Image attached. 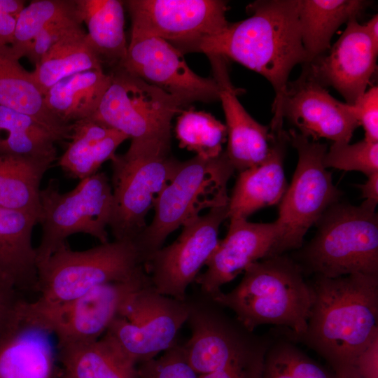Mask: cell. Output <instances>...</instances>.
<instances>
[{
  "label": "cell",
  "mask_w": 378,
  "mask_h": 378,
  "mask_svg": "<svg viewBox=\"0 0 378 378\" xmlns=\"http://www.w3.org/2000/svg\"><path fill=\"white\" fill-rule=\"evenodd\" d=\"M313 302L300 342L323 358L340 378H360L358 358L378 336V275H314Z\"/></svg>",
  "instance_id": "cell-1"
},
{
  "label": "cell",
  "mask_w": 378,
  "mask_h": 378,
  "mask_svg": "<svg viewBox=\"0 0 378 378\" xmlns=\"http://www.w3.org/2000/svg\"><path fill=\"white\" fill-rule=\"evenodd\" d=\"M299 0H258L248 18L229 23L220 33L199 41L191 52L220 55L264 76L275 97L272 120L282 122L280 107L293 67L307 62L298 19Z\"/></svg>",
  "instance_id": "cell-2"
},
{
  "label": "cell",
  "mask_w": 378,
  "mask_h": 378,
  "mask_svg": "<svg viewBox=\"0 0 378 378\" xmlns=\"http://www.w3.org/2000/svg\"><path fill=\"white\" fill-rule=\"evenodd\" d=\"M244 272L234 289L220 290L213 300L232 311L250 332L268 324L289 337L303 334L314 296L298 264L282 254L253 262Z\"/></svg>",
  "instance_id": "cell-3"
},
{
  "label": "cell",
  "mask_w": 378,
  "mask_h": 378,
  "mask_svg": "<svg viewBox=\"0 0 378 378\" xmlns=\"http://www.w3.org/2000/svg\"><path fill=\"white\" fill-rule=\"evenodd\" d=\"M367 201L339 202L316 222L314 238L293 258L303 274L328 278L351 274L378 275V216Z\"/></svg>",
  "instance_id": "cell-4"
},
{
  "label": "cell",
  "mask_w": 378,
  "mask_h": 378,
  "mask_svg": "<svg viewBox=\"0 0 378 378\" xmlns=\"http://www.w3.org/2000/svg\"><path fill=\"white\" fill-rule=\"evenodd\" d=\"M111 74V83L91 118L127 136L129 155H169L172 120L182 111L181 103L120 66Z\"/></svg>",
  "instance_id": "cell-5"
},
{
  "label": "cell",
  "mask_w": 378,
  "mask_h": 378,
  "mask_svg": "<svg viewBox=\"0 0 378 378\" xmlns=\"http://www.w3.org/2000/svg\"><path fill=\"white\" fill-rule=\"evenodd\" d=\"M234 172L225 151L215 158L196 155L179 161L156 202L151 223L134 241L143 265L172 232L200 216L204 209L228 204L227 185Z\"/></svg>",
  "instance_id": "cell-6"
},
{
  "label": "cell",
  "mask_w": 378,
  "mask_h": 378,
  "mask_svg": "<svg viewBox=\"0 0 378 378\" xmlns=\"http://www.w3.org/2000/svg\"><path fill=\"white\" fill-rule=\"evenodd\" d=\"M37 267L36 300L46 304L69 302L98 286L148 276L133 241L114 240L85 251H74L66 243Z\"/></svg>",
  "instance_id": "cell-7"
},
{
  "label": "cell",
  "mask_w": 378,
  "mask_h": 378,
  "mask_svg": "<svg viewBox=\"0 0 378 378\" xmlns=\"http://www.w3.org/2000/svg\"><path fill=\"white\" fill-rule=\"evenodd\" d=\"M38 223L41 237L36 248L37 266L45 262L68 237L84 233L106 243L113 206L112 187L106 174L80 180L71 191L61 192L59 182L51 178L39 195Z\"/></svg>",
  "instance_id": "cell-8"
},
{
  "label": "cell",
  "mask_w": 378,
  "mask_h": 378,
  "mask_svg": "<svg viewBox=\"0 0 378 378\" xmlns=\"http://www.w3.org/2000/svg\"><path fill=\"white\" fill-rule=\"evenodd\" d=\"M186 300L189 306L186 323L191 337L181 347L198 375L264 361L274 332L259 336L248 331L211 296L200 291Z\"/></svg>",
  "instance_id": "cell-9"
},
{
  "label": "cell",
  "mask_w": 378,
  "mask_h": 378,
  "mask_svg": "<svg viewBox=\"0 0 378 378\" xmlns=\"http://www.w3.org/2000/svg\"><path fill=\"white\" fill-rule=\"evenodd\" d=\"M150 284L148 276L130 282L98 286L69 302L46 304L25 300L20 306L22 323L55 335L57 346L99 339L119 314L129 297Z\"/></svg>",
  "instance_id": "cell-10"
},
{
  "label": "cell",
  "mask_w": 378,
  "mask_h": 378,
  "mask_svg": "<svg viewBox=\"0 0 378 378\" xmlns=\"http://www.w3.org/2000/svg\"><path fill=\"white\" fill-rule=\"evenodd\" d=\"M288 134L298 160L275 220L280 230V255L300 248L307 230L342 195L323 164L327 146L302 136L294 129H290Z\"/></svg>",
  "instance_id": "cell-11"
},
{
  "label": "cell",
  "mask_w": 378,
  "mask_h": 378,
  "mask_svg": "<svg viewBox=\"0 0 378 378\" xmlns=\"http://www.w3.org/2000/svg\"><path fill=\"white\" fill-rule=\"evenodd\" d=\"M188 312L187 300L162 295L148 284L129 297L105 333L137 365L177 344Z\"/></svg>",
  "instance_id": "cell-12"
},
{
  "label": "cell",
  "mask_w": 378,
  "mask_h": 378,
  "mask_svg": "<svg viewBox=\"0 0 378 378\" xmlns=\"http://www.w3.org/2000/svg\"><path fill=\"white\" fill-rule=\"evenodd\" d=\"M112 162V214L114 240L134 241L146 228V218L174 174L179 161L170 155H115Z\"/></svg>",
  "instance_id": "cell-13"
},
{
  "label": "cell",
  "mask_w": 378,
  "mask_h": 378,
  "mask_svg": "<svg viewBox=\"0 0 378 378\" xmlns=\"http://www.w3.org/2000/svg\"><path fill=\"white\" fill-rule=\"evenodd\" d=\"M131 34L160 38L182 54L202 38L222 32L229 24L222 0H127Z\"/></svg>",
  "instance_id": "cell-14"
},
{
  "label": "cell",
  "mask_w": 378,
  "mask_h": 378,
  "mask_svg": "<svg viewBox=\"0 0 378 378\" xmlns=\"http://www.w3.org/2000/svg\"><path fill=\"white\" fill-rule=\"evenodd\" d=\"M227 212L228 204L188 222L172 244L147 258L144 268L158 293L186 300L188 286L195 282L220 241L219 227L227 218Z\"/></svg>",
  "instance_id": "cell-15"
},
{
  "label": "cell",
  "mask_w": 378,
  "mask_h": 378,
  "mask_svg": "<svg viewBox=\"0 0 378 378\" xmlns=\"http://www.w3.org/2000/svg\"><path fill=\"white\" fill-rule=\"evenodd\" d=\"M120 66L173 96L182 106L220 100L214 78L195 74L183 54L160 38L131 34L126 57Z\"/></svg>",
  "instance_id": "cell-16"
},
{
  "label": "cell",
  "mask_w": 378,
  "mask_h": 378,
  "mask_svg": "<svg viewBox=\"0 0 378 378\" xmlns=\"http://www.w3.org/2000/svg\"><path fill=\"white\" fill-rule=\"evenodd\" d=\"M377 55L365 24L354 18L333 46L325 54L303 64L302 69L322 86L335 89L346 104L353 105L370 84Z\"/></svg>",
  "instance_id": "cell-17"
},
{
  "label": "cell",
  "mask_w": 378,
  "mask_h": 378,
  "mask_svg": "<svg viewBox=\"0 0 378 378\" xmlns=\"http://www.w3.org/2000/svg\"><path fill=\"white\" fill-rule=\"evenodd\" d=\"M280 114L300 134L315 141L326 139L349 143L359 126L349 105L335 99L303 69L298 79L288 82Z\"/></svg>",
  "instance_id": "cell-18"
},
{
  "label": "cell",
  "mask_w": 378,
  "mask_h": 378,
  "mask_svg": "<svg viewBox=\"0 0 378 378\" xmlns=\"http://www.w3.org/2000/svg\"><path fill=\"white\" fill-rule=\"evenodd\" d=\"M279 227L276 221L251 223L247 219H230L227 233L220 240L195 282L200 291L212 295L256 261L279 255Z\"/></svg>",
  "instance_id": "cell-19"
},
{
  "label": "cell",
  "mask_w": 378,
  "mask_h": 378,
  "mask_svg": "<svg viewBox=\"0 0 378 378\" xmlns=\"http://www.w3.org/2000/svg\"><path fill=\"white\" fill-rule=\"evenodd\" d=\"M213 77L220 88L219 97L225 113L227 146L225 151L234 170L239 172L262 162L267 156L272 134L270 125L253 119L237 99L239 90L230 79L227 59L207 55Z\"/></svg>",
  "instance_id": "cell-20"
},
{
  "label": "cell",
  "mask_w": 378,
  "mask_h": 378,
  "mask_svg": "<svg viewBox=\"0 0 378 378\" xmlns=\"http://www.w3.org/2000/svg\"><path fill=\"white\" fill-rule=\"evenodd\" d=\"M270 130L272 141L266 158L237 176L229 197V219H247L255 211L279 203L286 191L284 160L289 143L288 132L284 127H270Z\"/></svg>",
  "instance_id": "cell-21"
},
{
  "label": "cell",
  "mask_w": 378,
  "mask_h": 378,
  "mask_svg": "<svg viewBox=\"0 0 378 378\" xmlns=\"http://www.w3.org/2000/svg\"><path fill=\"white\" fill-rule=\"evenodd\" d=\"M50 335L24 326L18 313L0 337V378H55L57 356Z\"/></svg>",
  "instance_id": "cell-22"
},
{
  "label": "cell",
  "mask_w": 378,
  "mask_h": 378,
  "mask_svg": "<svg viewBox=\"0 0 378 378\" xmlns=\"http://www.w3.org/2000/svg\"><path fill=\"white\" fill-rule=\"evenodd\" d=\"M35 214L0 208V277L19 292L36 291L38 276L32 232Z\"/></svg>",
  "instance_id": "cell-23"
},
{
  "label": "cell",
  "mask_w": 378,
  "mask_h": 378,
  "mask_svg": "<svg viewBox=\"0 0 378 378\" xmlns=\"http://www.w3.org/2000/svg\"><path fill=\"white\" fill-rule=\"evenodd\" d=\"M19 60L10 46L0 47V106L32 117L59 141L69 139L71 125L63 123L48 109L31 73Z\"/></svg>",
  "instance_id": "cell-24"
},
{
  "label": "cell",
  "mask_w": 378,
  "mask_h": 378,
  "mask_svg": "<svg viewBox=\"0 0 378 378\" xmlns=\"http://www.w3.org/2000/svg\"><path fill=\"white\" fill-rule=\"evenodd\" d=\"M69 139L58 164L66 175L82 180L99 172L101 165L111 160L117 148L129 138L88 118L71 124Z\"/></svg>",
  "instance_id": "cell-25"
},
{
  "label": "cell",
  "mask_w": 378,
  "mask_h": 378,
  "mask_svg": "<svg viewBox=\"0 0 378 378\" xmlns=\"http://www.w3.org/2000/svg\"><path fill=\"white\" fill-rule=\"evenodd\" d=\"M57 349L62 370L71 378H138L136 365L107 333L93 342Z\"/></svg>",
  "instance_id": "cell-26"
},
{
  "label": "cell",
  "mask_w": 378,
  "mask_h": 378,
  "mask_svg": "<svg viewBox=\"0 0 378 378\" xmlns=\"http://www.w3.org/2000/svg\"><path fill=\"white\" fill-rule=\"evenodd\" d=\"M370 4L363 0H299L298 19L307 62L325 54L340 26L359 18Z\"/></svg>",
  "instance_id": "cell-27"
},
{
  "label": "cell",
  "mask_w": 378,
  "mask_h": 378,
  "mask_svg": "<svg viewBox=\"0 0 378 378\" xmlns=\"http://www.w3.org/2000/svg\"><path fill=\"white\" fill-rule=\"evenodd\" d=\"M103 69L75 74L56 83L43 95L48 109L66 125L91 118L111 83Z\"/></svg>",
  "instance_id": "cell-28"
},
{
  "label": "cell",
  "mask_w": 378,
  "mask_h": 378,
  "mask_svg": "<svg viewBox=\"0 0 378 378\" xmlns=\"http://www.w3.org/2000/svg\"><path fill=\"white\" fill-rule=\"evenodd\" d=\"M78 17L102 62L120 66L127 47L124 31V3L119 0H75Z\"/></svg>",
  "instance_id": "cell-29"
},
{
  "label": "cell",
  "mask_w": 378,
  "mask_h": 378,
  "mask_svg": "<svg viewBox=\"0 0 378 378\" xmlns=\"http://www.w3.org/2000/svg\"><path fill=\"white\" fill-rule=\"evenodd\" d=\"M103 69L83 27L55 43L35 65L31 77L43 95L58 81L77 73Z\"/></svg>",
  "instance_id": "cell-30"
},
{
  "label": "cell",
  "mask_w": 378,
  "mask_h": 378,
  "mask_svg": "<svg viewBox=\"0 0 378 378\" xmlns=\"http://www.w3.org/2000/svg\"><path fill=\"white\" fill-rule=\"evenodd\" d=\"M52 161L0 155V208L36 215L40 184Z\"/></svg>",
  "instance_id": "cell-31"
},
{
  "label": "cell",
  "mask_w": 378,
  "mask_h": 378,
  "mask_svg": "<svg viewBox=\"0 0 378 378\" xmlns=\"http://www.w3.org/2000/svg\"><path fill=\"white\" fill-rule=\"evenodd\" d=\"M58 141L32 117L0 106V155L54 162Z\"/></svg>",
  "instance_id": "cell-32"
},
{
  "label": "cell",
  "mask_w": 378,
  "mask_h": 378,
  "mask_svg": "<svg viewBox=\"0 0 378 378\" xmlns=\"http://www.w3.org/2000/svg\"><path fill=\"white\" fill-rule=\"evenodd\" d=\"M260 378H340L319 365L279 330L265 353Z\"/></svg>",
  "instance_id": "cell-33"
},
{
  "label": "cell",
  "mask_w": 378,
  "mask_h": 378,
  "mask_svg": "<svg viewBox=\"0 0 378 378\" xmlns=\"http://www.w3.org/2000/svg\"><path fill=\"white\" fill-rule=\"evenodd\" d=\"M175 133L180 148L204 159L219 156L227 138L225 125L211 113L192 108L180 112Z\"/></svg>",
  "instance_id": "cell-34"
},
{
  "label": "cell",
  "mask_w": 378,
  "mask_h": 378,
  "mask_svg": "<svg viewBox=\"0 0 378 378\" xmlns=\"http://www.w3.org/2000/svg\"><path fill=\"white\" fill-rule=\"evenodd\" d=\"M75 12V0L31 1L16 18L13 40L10 45L14 54L19 59L26 56L32 41L43 29Z\"/></svg>",
  "instance_id": "cell-35"
},
{
  "label": "cell",
  "mask_w": 378,
  "mask_h": 378,
  "mask_svg": "<svg viewBox=\"0 0 378 378\" xmlns=\"http://www.w3.org/2000/svg\"><path fill=\"white\" fill-rule=\"evenodd\" d=\"M323 164L344 171H357L367 176L378 172V142L363 140L350 144L333 142L327 150Z\"/></svg>",
  "instance_id": "cell-36"
},
{
  "label": "cell",
  "mask_w": 378,
  "mask_h": 378,
  "mask_svg": "<svg viewBox=\"0 0 378 378\" xmlns=\"http://www.w3.org/2000/svg\"><path fill=\"white\" fill-rule=\"evenodd\" d=\"M137 372L138 378H199L178 343L160 357L139 363Z\"/></svg>",
  "instance_id": "cell-37"
},
{
  "label": "cell",
  "mask_w": 378,
  "mask_h": 378,
  "mask_svg": "<svg viewBox=\"0 0 378 378\" xmlns=\"http://www.w3.org/2000/svg\"><path fill=\"white\" fill-rule=\"evenodd\" d=\"M76 9L71 15L62 18L43 29L32 41L26 57L35 65L58 41L83 27Z\"/></svg>",
  "instance_id": "cell-38"
},
{
  "label": "cell",
  "mask_w": 378,
  "mask_h": 378,
  "mask_svg": "<svg viewBox=\"0 0 378 378\" xmlns=\"http://www.w3.org/2000/svg\"><path fill=\"white\" fill-rule=\"evenodd\" d=\"M354 118L365 132L364 139L378 142V87H372L349 105Z\"/></svg>",
  "instance_id": "cell-39"
},
{
  "label": "cell",
  "mask_w": 378,
  "mask_h": 378,
  "mask_svg": "<svg viewBox=\"0 0 378 378\" xmlns=\"http://www.w3.org/2000/svg\"><path fill=\"white\" fill-rule=\"evenodd\" d=\"M17 288L0 278V337L15 321L19 304L24 299Z\"/></svg>",
  "instance_id": "cell-40"
},
{
  "label": "cell",
  "mask_w": 378,
  "mask_h": 378,
  "mask_svg": "<svg viewBox=\"0 0 378 378\" xmlns=\"http://www.w3.org/2000/svg\"><path fill=\"white\" fill-rule=\"evenodd\" d=\"M378 336L361 353L356 361V370L360 378H378Z\"/></svg>",
  "instance_id": "cell-41"
},
{
  "label": "cell",
  "mask_w": 378,
  "mask_h": 378,
  "mask_svg": "<svg viewBox=\"0 0 378 378\" xmlns=\"http://www.w3.org/2000/svg\"><path fill=\"white\" fill-rule=\"evenodd\" d=\"M263 363L248 365H232L200 374L199 378H260Z\"/></svg>",
  "instance_id": "cell-42"
},
{
  "label": "cell",
  "mask_w": 378,
  "mask_h": 378,
  "mask_svg": "<svg viewBox=\"0 0 378 378\" xmlns=\"http://www.w3.org/2000/svg\"><path fill=\"white\" fill-rule=\"evenodd\" d=\"M16 17L0 13V47L10 46L13 40Z\"/></svg>",
  "instance_id": "cell-43"
},
{
  "label": "cell",
  "mask_w": 378,
  "mask_h": 378,
  "mask_svg": "<svg viewBox=\"0 0 378 378\" xmlns=\"http://www.w3.org/2000/svg\"><path fill=\"white\" fill-rule=\"evenodd\" d=\"M361 190L362 197L370 203L377 204L378 202V172L368 176L366 182L357 186Z\"/></svg>",
  "instance_id": "cell-44"
},
{
  "label": "cell",
  "mask_w": 378,
  "mask_h": 378,
  "mask_svg": "<svg viewBox=\"0 0 378 378\" xmlns=\"http://www.w3.org/2000/svg\"><path fill=\"white\" fill-rule=\"evenodd\" d=\"M24 6L25 2L22 0H0V13L17 18Z\"/></svg>",
  "instance_id": "cell-45"
},
{
  "label": "cell",
  "mask_w": 378,
  "mask_h": 378,
  "mask_svg": "<svg viewBox=\"0 0 378 378\" xmlns=\"http://www.w3.org/2000/svg\"><path fill=\"white\" fill-rule=\"evenodd\" d=\"M365 26L373 47L378 51V15H374Z\"/></svg>",
  "instance_id": "cell-46"
},
{
  "label": "cell",
  "mask_w": 378,
  "mask_h": 378,
  "mask_svg": "<svg viewBox=\"0 0 378 378\" xmlns=\"http://www.w3.org/2000/svg\"><path fill=\"white\" fill-rule=\"evenodd\" d=\"M55 378H71V377L67 375L61 370L59 371L57 370Z\"/></svg>",
  "instance_id": "cell-47"
}]
</instances>
